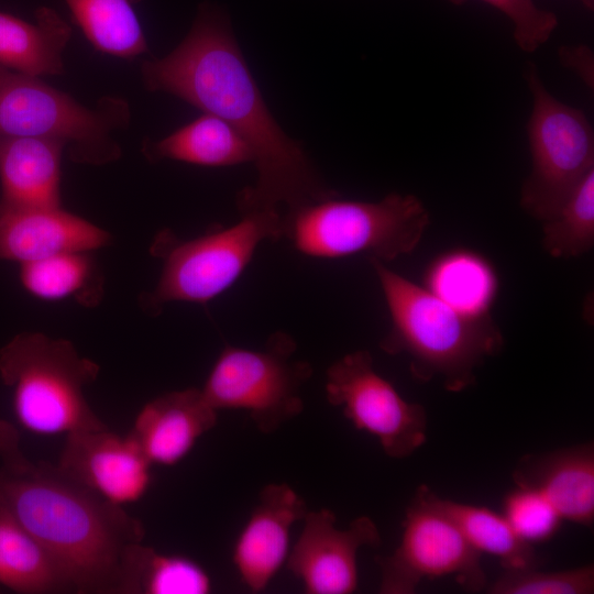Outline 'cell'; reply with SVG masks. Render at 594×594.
Returning a JSON list of instances; mask_svg holds the SVG:
<instances>
[{"label":"cell","instance_id":"6da1fadb","mask_svg":"<svg viewBox=\"0 0 594 594\" xmlns=\"http://www.w3.org/2000/svg\"><path fill=\"white\" fill-rule=\"evenodd\" d=\"M141 76L148 91L173 95L224 120L248 142L257 176L237 195L240 213L290 210L339 196L272 116L218 7L201 3L183 41L166 56L144 61Z\"/></svg>","mask_w":594,"mask_h":594},{"label":"cell","instance_id":"7a4b0ae2","mask_svg":"<svg viewBox=\"0 0 594 594\" xmlns=\"http://www.w3.org/2000/svg\"><path fill=\"white\" fill-rule=\"evenodd\" d=\"M0 510L58 561L79 594H133L143 524L41 461L22 473L0 469Z\"/></svg>","mask_w":594,"mask_h":594},{"label":"cell","instance_id":"3957f363","mask_svg":"<svg viewBox=\"0 0 594 594\" xmlns=\"http://www.w3.org/2000/svg\"><path fill=\"white\" fill-rule=\"evenodd\" d=\"M370 263L391 318L381 349L391 355L405 353L413 377L420 382L440 376L452 393L472 386L474 370L504 346L503 333L492 316L464 315L385 263Z\"/></svg>","mask_w":594,"mask_h":594},{"label":"cell","instance_id":"277c9868","mask_svg":"<svg viewBox=\"0 0 594 594\" xmlns=\"http://www.w3.org/2000/svg\"><path fill=\"white\" fill-rule=\"evenodd\" d=\"M99 371L70 341L42 332L18 333L0 349V378L11 389L14 416L35 435L108 428L84 393Z\"/></svg>","mask_w":594,"mask_h":594},{"label":"cell","instance_id":"5b68a950","mask_svg":"<svg viewBox=\"0 0 594 594\" xmlns=\"http://www.w3.org/2000/svg\"><path fill=\"white\" fill-rule=\"evenodd\" d=\"M282 239L307 256L339 258L363 254L383 263L413 252L430 216L415 195L391 193L378 201L339 196L282 213Z\"/></svg>","mask_w":594,"mask_h":594},{"label":"cell","instance_id":"8992f818","mask_svg":"<svg viewBox=\"0 0 594 594\" xmlns=\"http://www.w3.org/2000/svg\"><path fill=\"white\" fill-rule=\"evenodd\" d=\"M131 122L129 102L103 96L87 107L37 77L0 65V136L61 141L73 162L105 165L122 155L117 140Z\"/></svg>","mask_w":594,"mask_h":594},{"label":"cell","instance_id":"52a82bcc","mask_svg":"<svg viewBox=\"0 0 594 594\" xmlns=\"http://www.w3.org/2000/svg\"><path fill=\"white\" fill-rule=\"evenodd\" d=\"M240 215L235 223L190 240H179L165 230L156 237L153 254L163 265L154 289L142 297L146 311L158 314L174 301H211L238 280L263 242L282 240L280 211Z\"/></svg>","mask_w":594,"mask_h":594},{"label":"cell","instance_id":"ba28073f","mask_svg":"<svg viewBox=\"0 0 594 594\" xmlns=\"http://www.w3.org/2000/svg\"><path fill=\"white\" fill-rule=\"evenodd\" d=\"M297 344L284 331L270 334L261 349L226 345L204 386L216 410L244 409L262 433H273L301 414V388L312 375L296 358Z\"/></svg>","mask_w":594,"mask_h":594},{"label":"cell","instance_id":"9c48e42d","mask_svg":"<svg viewBox=\"0 0 594 594\" xmlns=\"http://www.w3.org/2000/svg\"><path fill=\"white\" fill-rule=\"evenodd\" d=\"M525 79L532 96L527 123L531 170L521 185L520 207L532 218H551L594 169V131L585 113L557 99L529 62Z\"/></svg>","mask_w":594,"mask_h":594},{"label":"cell","instance_id":"30bf717a","mask_svg":"<svg viewBox=\"0 0 594 594\" xmlns=\"http://www.w3.org/2000/svg\"><path fill=\"white\" fill-rule=\"evenodd\" d=\"M436 493L420 485L406 509L398 547L377 556L381 594H411L424 579L452 575L471 592L486 583L481 552L438 507Z\"/></svg>","mask_w":594,"mask_h":594},{"label":"cell","instance_id":"8fae6325","mask_svg":"<svg viewBox=\"0 0 594 594\" xmlns=\"http://www.w3.org/2000/svg\"><path fill=\"white\" fill-rule=\"evenodd\" d=\"M326 397L341 407L359 429L376 437L393 459L411 455L427 440L424 406L405 400L373 365L366 350H356L332 363L326 373Z\"/></svg>","mask_w":594,"mask_h":594},{"label":"cell","instance_id":"7c38bea8","mask_svg":"<svg viewBox=\"0 0 594 594\" xmlns=\"http://www.w3.org/2000/svg\"><path fill=\"white\" fill-rule=\"evenodd\" d=\"M304 527L289 551L287 569L308 594H351L358 588V552L381 544L376 524L367 516L338 529L334 513L327 508L308 510Z\"/></svg>","mask_w":594,"mask_h":594},{"label":"cell","instance_id":"4fadbf2b","mask_svg":"<svg viewBox=\"0 0 594 594\" xmlns=\"http://www.w3.org/2000/svg\"><path fill=\"white\" fill-rule=\"evenodd\" d=\"M56 465L120 506L140 501L152 480V464L132 437H121L108 428L66 435Z\"/></svg>","mask_w":594,"mask_h":594},{"label":"cell","instance_id":"5bb4252c","mask_svg":"<svg viewBox=\"0 0 594 594\" xmlns=\"http://www.w3.org/2000/svg\"><path fill=\"white\" fill-rule=\"evenodd\" d=\"M110 239L102 228L62 207L21 205L0 196V260L21 265L63 252H94Z\"/></svg>","mask_w":594,"mask_h":594},{"label":"cell","instance_id":"9a60e30c","mask_svg":"<svg viewBox=\"0 0 594 594\" xmlns=\"http://www.w3.org/2000/svg\"><path fill=\"white\" fill-rule=\"evenodd\" d=\"M308 508L289 485L267 484L240 532L232 560L243 584L253 592L267 587L289 553L290 530Z\"/></svg>","mask_w":594,"mask_h":594},{"label":"cell","instance_id":"2e32d148","mask_svg":"<svg viewBox=\"0 0 594 594\" xmlns=\"http://www.w3.org/2000/svg\"><path fill=\"white\" fill-rule=\"evenodd\" d=\"M217 420L218 410L209 405L201 389L189 387L162 394L144 404L129 435L152 465L173 466Z\"/></svg>","mask_w":594,"mask_h":594},{"label":"cell","instance_id":"e0dca14e","mask_svg":"<svg viewBox=\"0 0 594 594\" xmlns=\"http://www.w3.org/2000/svg\"><path fill=\"white\" fill-rule=\"evenodd\" d=\"M516 486L540 493L564 520L591 527L594 521V446L586 442L519 459Z\"/></svg>","mask_w":594,"mask_h":594},{"label":"cell","instance_id":"ac0fdd59","mask_svg":"<svg viewBox=\"0 0 594 594\" xmlns=\"http://www.w3.org/2000/svg\"><path fill=\"white\" fill-rule=\"evenodd\" d=\"M65 144L35 136H0V196L46 208L61 205V164Z\"/></svg>","mask_w":594,"mask_h":594},{"label":"cell","instance_id":"d6986e66","mask_svg":"<svg viewBox=\"0 0 594 594\" xmlns=\"http://www.w3.org/2000/svg\"><path fill=\"white\" fill-rule=\"evenodd\" d=\"M72 35L69 23L51 7H38L34 22L0 11V65L37 78L62 75Z\"/></svg>","mask_w":594,"mask_h":594},{"label":"cell","instance_id":"ffe728a7","mask_svg":"<svg viewBox=\"0 0 594 594\" xmlns=\"http://www.w3.org/2000/svg\"><path fill=\"white\" fill-rule=\"evenodd\" d=\"M422 286L453 309L484 318L492 316L501 282L494 264L485 255L454 248L430 261Z\"/></svg>","mask_w":594,"mask_h":594},{"label":"cell","instance_id":"44dd1931","mask_svg":"<svg viewBox=\"0 0 594 594\" xmlns=\"http://www.w3.org/2000/svg\"><path fill=\"white\" fill-rule=\"evenodd\" d=\"M142 153L150 162L173 160L210 167L254 164L248 142L229 123L210 113L161 140L145 139Z\"/></svg>","mask_w":594,"mask_h":594},{"label":"cell","instance_id":"7402d4cb","mask_svg":"<svg viewBox=\"0 0 594 594\" xmlns=\"http://www.w3.org/2000/svg\"><path fill=\"white\" fill-rule=\"evenodd\" d=\"M0 584L22 594L76 593L58 561L0 510Z\"/></svg>","mask_w":594,"mask_h":594},{"label":"cell","instance_id":"603a6c76","mask_svg":"<svg viewBox=\"0 0 594 594\" xmlns=\"http://www.w3.org/2000/svg\"><path fill=\"white\" fill-rule=\"evenodd\" d=\"M74 22L99 52L131 59L148 52L136 6L142 0H64Z\"/></svg>","mask_w":594,"mask_h":594},{"label":"cell","instance_id":"cb8c5ba5","mask_svg":"<svg viewBox=\"0 0 594 594\" xmlns=\"http://www.w3.org/2000/svg\"><path fill=\"white\" fill-rule=\"evenodd\" d=\"M90 253L63 252L20 265V283L33 297L56 301L76 299L85 306L101 297V277Z\"/></svg>","mask_w":594,"mask_h":594},{"label":"cell","instance_id":"d4e9b609","mask_svg":"<svg viewBox=\"0 0 594 594\" xmlns=\"http://www.w3.org/2000/svg\"><path fill=\"white\" fill-rule=\"evenodd\" d=\"M436 504L481 553L496 557L504 570L538 568L540 559L532 544L520 539L503 514L476 505L441 498Z\"/></svg>","mask_w":594,"mask_h":594},{"label":"cell","instance_id":"484cf974","mask_svg":"<svg viewBox=\"0 0 594 594\" xmlns=\"http://www.w3.org/2000/svg\"><path fill=\"white\" fill-rule=\"evenodd\" d=\"M542 222V246L552 257H576L593 248L594 169L575 186L558 211Z\"/></svg>","mask_w":594,"mask_h":594},{"label":"cell","instance_id":"4316f807","mask_svg":"<svg viewBox=\"0 0 594 594\" xmlns=\"http://www.w3.org/2000/svg\"><path fill=\"white\" fill-rule=\"evenodd\" d=\"M211 587L209 574L197 562L142 546L133 594H207Z\"/></svg>","mask_w":594,"mask_h":594},{"label":"cell","instance_id":"83f0119b","mask_svg":"<svg viewBox=\"0 0 594 594\" xmlns=\"http://www.w3.org/2000/svg\"><path fill=\"white\" fill-rule=\"evenodd\" d=\"M594 592V565L542 572L538 568L504 570L488 587L491 594H590Z\"/></svg>","mask_w":594,"mask_h":594},{"label":"cell","instance_id":"f1b7e54d","mask_svg":"<svg viewBox=\"0 0 594 594\" xmlns=\"http://www.w3.org/2000/svg\"><path fill=\"white\" fill-rule=\"evenodd\" d=\"M503 509L517 536L530 544L551 539L563 520L540 493L522 486L506 495Z\"/></svg>","mask_w":594,"mask_h":594},{"label":"cell","instance_id":"f546056e","mask_svg":"<svg viewBox=\"0 0 594 594\" xmlns=\"http://www.w3.org/2000/svg\"><path fill=\"white\" fill-rule=\"evenodd\" d=\"M461 6L466 0H447ZM504 13L513 23L514 40L519 50L534 53L543 45L558 26L556 13L544 10L534 0H483Z\"/></svg>","mask_w":594,"mask_h":594},{"label":"cell","instance_id":"4dcf8cb0","mask_svg":"<svg viewBox=\"0 0 594 594\" xmlns=\"http://www.w3.org/2000/svg\"><path fill=\"white\" fill-rule=\"evenodd\" d=\"M0 459L3 469L18 473L30 470L34 464L21 450L19 430L3 419H0Z\"/></svg>","mask_w":594,"mask_h":594},{"label":"cell","instance_id":"1f68e13d","mask_svg":"<svg viewBox=\"0 0 594 594\" xmlns=\"http://www.w3.org/2000/svg\"><path fill=\"white\" fill-rule=\"evenodd\" d=\"M561 63L572 68L586 85L593 87V53L584 45L564 46L559 51Z\"/></svg>","mask_w":594,"mask_h":594},{"label":"cell","instance_id":"d6a6232c","mask_svg":"<svg viewBox=\"0 0 594 594\" xmlns=\"http://www.w3.org/2000/svg\"><path fill=\"white\" fill-rule=\"evenodd\" d=\"M583 4L585 6V8H587L588 10H593L594 8V0H582Z\"/></svg>","mask_w":594,"mask_h":594}]
</instances>
